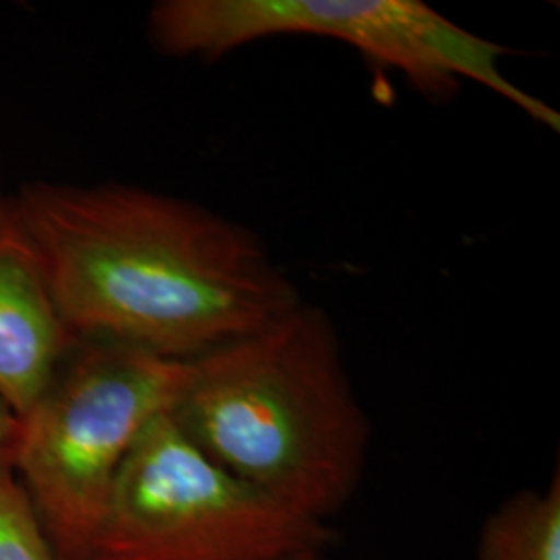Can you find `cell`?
<instances>
[{"mask_svg":"<svg viewBox=\"0 0 560 560\" xmlns=\"http://www.w3.org/2000/svg\"><path fill=\"white\" fill-rule=\"evenodd\" d=\"M9 217L78 339L189 361L301 303L249 229L175 196L36 183Z\"/></svg>","mask_w":560,"mask_h":560,"instance_id":"cell-1","label":"cell"},{"mask_svg":"<svg viewBox=\"0 0 560 560\" xmlns=\"http://www.w3.org/2000/svg\"><path fill=\"white\" fill-rule=\"evenodd\" d=\"M171 416L210 459L270 499L326 523L358 492L370 421L335 324L301 301L206 351Z\"/></svg>","mask_w":560,"mask_h":560,"instance_id":"cell-2","label":"cell"},{"mask_svg":"<svg viewBox=\"0 0 560 560\" xmlns=\"http://www.w3.org/2000/svg\"><path fill=\"white\" fill-rule=\"evenodd\" d=\"M191 363L88 340L18 418L9 465L57 560H90L120 465L143 428L175 409Z\"/></svg>","mask_w":560,"mask_h":560,"instance_id":"cell-3","label":"cell"},{"mask_svg":"<svg viewBox=\"0 0 560 560\" xmlns=\"http://www.w3.org/2000/svg\"><path fill=\"white\" fill-rule=\"evenodd\" d=\"M150 40L171 57L221 59L272 36L345 42L399 69L420 92L448 96L471 80L559 131L560 115L504 78L501 44L480 38L418 0H162L150 11Z\"/></svg>","mask_w":560,"mask_h":560,"instance_id":"cell-4","label":"cell"},{"mask_svg":"<svg viewBox=\"0 0 560 560\" xmlns=\"http://www.w3.org/2000/svg\"><path fill=\"white\" fill-rule=\"evenodd\" d=\"M332 540L210 459L168 411L122 460L90 560H291Z\"/></svg>","mask_w":560,"mask_h":560,"instance_id":"cell-5","label":"cell"},{"mask_svg":"<svg viewBox=\"0 0 560 560\" xmlns=\"http://www.w3.org/2000/svg\"><path fill=\"white\" fill-rule=\"evenodd\" d=\"M78 337L32 247L11 226L0 235V402L25 416L50 388Z\"/></svg>","mask_w":560,"mask_h":560,"instance_id":"cell-6","label":"cell"},{"mask_svg":"<svg viewBox=\"0 0 560 560\" xmlns=\"http://www.w3.org/2000/svg\"><path fill=\"white\" fill-rule=\"evenodd\" d=\"M476 560H560V474L520 490L481 523Z\"/></svg>","mask_w":560,"mask_h":560,"instance_id":"cell-7","label":"cell"},{"mask_svg":"<svg viewBox=\"0 0 560 560\" xmlns=\"http://www.w3.org/2000/svg\"><path fill=\"white\" fill-rule=\"evenodd\" d=\"M0 560H57L40 517L9 463H0Z\"/></svg>","mask_w":560,"mask_h":560,"instance_id":"cell-8","label":"cell"},{"mask_svg":"<svg viewBox=\"0 0 560 560\" xmlns=\"http://www.w3.org/2000/svg\"><path fill=\"white\" fill-rule=\"evenodd\" d=\"M18 436V418L0 402V463H9Z\"/></svg>","mask_w":560,"mask_h":560,"instance_id":"cell-9","label":"cell"},{"mask_svg":"<svg viewBox=\"0 0 560 560\" xmlns=\"http://www.w3.org/2000/svg\"><path fill=\"white\" fill-rule=\"evenodd\" d=\"M11 226V217H9V203L0 200V235Z\"/></svg>","mask_w":560,"mask_h":560,"instance_id":"cell-10","label":"cell"},{"mask_svg":"<svg viewBox=\"0 0 560 560\" xmlns=\"http://www.w3.org/2000/svg\"><path fill=\"white\" fill-rule=\"evenodd\" d=\"M324 552H305V555H300V557H295V559L291 560H322Z\"/></svg>","mask_w":560,"mask_h":560,"instance_id":"cell-11","label":"cell"}]
</instances>
